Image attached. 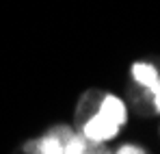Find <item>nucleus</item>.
<instances>
[{"instance_id": "3", "label": "nucleus", "mask_w": 160, "mask_h": 154, "mask_svg": "<svg viewBox=\"0 0 160 154\" xmlns=\"http://www.w3.org/2000/svg\"><path fill=\"white\" fill-rule=\"evenodd\" d=\"M72 128H74L72 124H54L41 135L26 139L20 146V154H63L65 139Z\"/></svg>"}, {"instance_id": "5", "label": "nucleus", "mask_w": 160, "mask_h": 154, "mask_svg": "<svg viewBox=\"0 0 160 154\" xmlns=\"http://www.w3.org/2000/svg\"><path fill=\"white\" fill-rule=\"evenodd\" d=\"M108 154H149L145 146L141 143H134V141H126V143H119L117 148H110Z\"/></svg>"}, {"instance_id": "4", "label": "nucleus", "mask_w": 160, "mask_h": 154, "mask_svg": "<svg viewBox=\"0 0 160 154\" xmlns=\"http://www.w3.org/2000/svg\"><path fill=\"white\" fill-rule=\"evenodd\" d=\"M108 152H110L108 143L91 141L76 128L69 130V135L65 139V148H63V154H108Z\"/></svg>"}, {"instance_id": "2", "label": "nucleus", "mask_w": 160, "mask_h": 154, "mask_svg": "<svg viewBox=\"0 0 160 154\" xmlns=\"http://www.w3.org/2000/svg\"><path fill=\"white\" fill-rule=\"evenodd\" d=\"M128 74L136 89L132 104L145 115H160V65L154 59H136L130 63Z\"/></svg>"}, {"instance_id": "6", "label": "nucleus", "mask_w": 160, "mask_h": 154, "mask_svg": "<svg viewBox=\"0 0 160 154\" xmlns=\"http://www.w3.org/2000/svg\"><path fill=\"white\" fill-rule=\"evenodd\" d=\"M158 135H160V128H158Z\"/></svg>"}, {"instance_id": "1", "label": "nucleus", "mask_w": 160, "mask_h": 154, "mask_svg": "<svg viewBox=\"0 0 160 154\" xmlns=\"http://www.w3.org/2000/svg\"><path fill=\"white\" fill-rule=\"evenodd\" d=\"M76 124L74 128L80 130L87 139L98 143L115 141L123 126L130 119L128 102L106 89H89L78 98L76 104Z\"/></svg>"}]
</instances>
